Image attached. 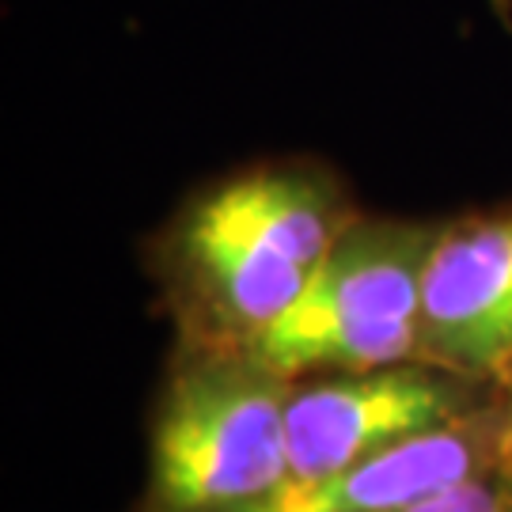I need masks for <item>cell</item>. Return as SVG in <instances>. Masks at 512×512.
<instances>
[{
  "mask_svg": "<svg viewBox=\"0 0 512 512\" xmlns=\"http://www.w3.org/2000/svg\"><path fill=\"white\" fill-rule=\"evenodd\" d=\"M353 217L330 171L289 160L202 190L164 236V274L194 346H251L293 308Z\"/></svg>",
  "mask_w": 512,
  "mask_h": 512,
  "instance_id": "6da1fadb",
  "label": "cell"
},
{
  "mask_svg": "<svg viewBox=\"0 0 512 512\" xmlns=\"http://www.w3.org/2000/svg\"><path fill=\"white\" fill-rule=\"evenodd\" d=\"M289 395L251 353L194 346L156 414L145 512H251L285 486Z\"/></svg>",
  "mask_w": 512,
  "mask_h": 512,
  "instance_id": "7a4b0ae2",
  "label": "cell"
},
{
  "mask_svg": "<svg viewBox=\"0 0 512 512\" xmlns=\"http://www.w3.org/2000/svg\"><path fill=\"white\" fill-rule=\"evenodd\" d=\"M440 224L353 217L293 308L243 353L285 380L418 361L421 277Z\"/></svg>",
  "mask_w": 512,
  "mask_h": 512,
  "instance_id": "3957f363",
  "label": "cell"
},
{
  "mask_svg": "<svg viewBox=\"0 0 512 512\" xmlns=\"http://www.w3.org/2000/svg\"><path fill=\"white\" fill-rule=\"evenodd\" d=\"M478 410L486 406L475 399V380L425 361L338 372L300 387L293 380L285 406L289 482L330 475L391 444L456 425Z\"/></svg>",
  "mask_w": 512,
  "mask_h": 512,
  "instance_id": "277c9868",
  "label": "cell"
},
{
  "mask_svg": "<svg viewBox=\"0 0 512 512\" xmlns=\"http://www.w3.org/2000/svg\"><path fill=\"white\" fill-rule=\"evenodd\" d=\"M418 361L463 380L512 365V209L440 224L421 277Z\"/></svg>",
  "mask_w": 512,
  "mask_h": 512,
  "instance_id": "5b68a950",
  "label": "cell"
},
{
  "mask_svg": "<svg viewBox=\"0 0 512 512\" xmlns=\"http://www.w3.org/2000/svg\"><path fill=\"white\" fill-rule=\"evenodd\" d=\"M501 456V410L391 444L330 475L277 486L251 512H399L463 482L494 475Z\"/></svg>",
  "mask_w": 512,
  "mask_h": 512,
  "instance_id": "8992f818",
  "label": "cell"
},
{
  "mask_svg": "<svg viewBox=\"0 0 512 512\" xmlns=\"http://www.w3.org/2000/svg\"><path fill=\"white\" fill-rule=\"evenodd\" d=\"M399 512H512V509L494 471V475L471 478V482H463V486L448 490V494H437L429 497V501H418V505Z\"/></svg>",
  "mask_w": 512,
  "mask_h": 512,
  "instance_id": "52a82bcc",
  "label": "cell"
},
{
  "mask_svg": "<svg viewBox=\"0 0 512 512\" xmlns=\"http://www.w3.org/2000/svg\"><path fill=\"white\" fill-rule=\"evenodd\" d=\"M501 380H505V403L497 406V410H501V456H497V482H501V490H505L509 509H512V365Z\"/></svg>",
  "mask_w": 512,
  "mask_h": 512,
  "instance_id": "ba28073f",
  "label": "cell"
}]
</instances>
